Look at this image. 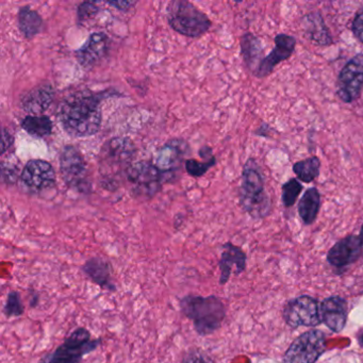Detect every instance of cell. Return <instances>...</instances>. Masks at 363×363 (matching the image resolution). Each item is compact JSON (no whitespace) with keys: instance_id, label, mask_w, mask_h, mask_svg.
<instances>
[{"instance_id":"603a6c76","label":"cell","mask_w":363,"mask_h":363,"mask_svg":"<svg viewBox=\"0 0 363 363\" xmlns=\"http://www.w3.org/2000/svg\"><path fill=\"white\" fill-rule=\"evenodd\" d=\"M320 208V194L316 188H310L303 193L298 203V214L305 225L313 224Z\"/></svg>"},{"instance_id":"ba28073f","label":"cell","mask_w":363,"mask_h":363,"mask_svg":"<svg viewBox=\"0 0 363 363\" xmlns=\"http://www.w3.org/2000/svg\"><path fill=\"white\" fill-rule=\"evenodd\" d=\"M326 350V335L318 329L297 337L284 352V363H315Z\"/></svg>"},{"instance_id":"e0dca14e","label":"cell","mask_w":363,"mask_h":363,"mask_svg":"<svg viewBox=\"0 0 363 363\" xmlns=\"http://www.w3.org/2000/svg\"><path fill=\"white\" fill-rule=\"evenodd\" d=\"M246 254L239 246L233 245L230 242H227L223 245V252L218 261L220 267V284L224 286L228 282L231 274L240 275L245 271Z\"/></svg>"},{"instance_id":"277c9868","label":"cell","mask_w":363,"mask_h":363,"mask_svg":"<svg viewBox=\"0 0 363 363\" xmlns=\"http://www.w3.org/2000/svg\"><path fill=\"white\" fill-rule=\"evenodd\" d=\"M167 18L169 26L182 35L199 38L211 28V21L190 1L174 0L167 5Z\"/></svg>"},{"instance_id":"8fae6325","label":"cell","mask_w":363,"mask_h":363,"mask_svg":"<svg viewBox=\"0 0 363 363\" xmlns=\"http://www.w3.org/2000/svg\"><path fill=\"white\" fill-rule=\"evenodd\" d=\"M363 86V54L352 57L340 72L337 95L343 103L352 104L359 99Z\"/></svg>"},{"instance_id":"5bb4252c","label":"cell","mask_w":363,"mask_h":363,"mask_svg":"<svg viewBox=\"0 0 363 363\" xmlns=\"http://www.w3.org/2000/svg\"><path fill=\"white\" fill-rule=\"evenodd\" d=\"M274 42H275V46L272 50L271 54L263 59L255 75L256 77L264 78L269 76L279 63L288 60L292 56L296 48V39L292 35H284V33L276 35Z\"/></svg>"},{"instance_id":"8d00e7d4","label":"cell","mask_w":363,"mask_h":363,"mask_svg":"<svg viewBox=\"0 0 363 363\" xmlns=\"http://www.w3.org/2000/svg\"><path fill=\"white\" fill-rule=\"evenodd\" d=\"M358 341L361 347H363V331H361V335H358Z\"/></svg>"},{"instance_id":"7402d4cb","label":"cell","mask_w":363,"mask_h":363,"mask_svg":"<svg viewBox=\"0 0 363 363\" xmlns=\"http://www.w3.org/2000/svg\"><path fill=\"white\" fill-rule=\"evenodd\" d=\"M240 45H241L242 58H243L246 67L254 75H256L261 62L264 59L260 40L252 33H245V35H242Z\"/></svg>"},{"instance_id":"52a82bcc","label":"cell","mask_w":363,"mask_h":363,"mask_svg":"<svg viewBox=\"0 0 363 363\" xmlns=\"http://www.w3.org/2000/svg\"><path fill=\"white\" fill-rule=\"evenodd\" d=\"M60 172L63 182L69 189L89 194L92 191L88 164L78 148L67 145L61 150Z\"/></svg>"},{"instance_id":"1f68e13d","label":"cell","mask_w":363,"mask_h":363,"mask_svg":"<svg viewBox=\"0 0 363 363\" xmlns=\"http://www.w3.org/2000/svg\"><path fill=\"white\" fill-rule=\"evenodd\" d=\"M18 167L11 163L1 162V177L7 184H13L18 180Z\"/></svg>"},{"instance_id":"4316f807","label":"cell","mask_w":363,"mask_h":363,"mask_svg":"<svg viewBox=\"0 0 363 363\" xmlns=\"http://www.w3.org/2000/svg\"><path fill=\"white\" fill-rule=\"evenodd\" d=\"M303 191V186L298 180L292 178L282 186L281 201L284 207L291 208L296 203L297 199Z\"/></svg>"},{"instance_id":"e575fe53","label":"cell","mask_w":363,"mask_h":363,"mask_svg":"<svg viewBox=\"0 0 363 363\" xmlns=\"http://www.w3.org/2000/svg\"><path fill=\"white\" fill-rule=\"evenodd\" d=\"M107 4L121 11H128L133 6H135V1H108Z\"/></svg>"},{"instance_id":"d6a6232c","label":"cell","mask_w":363,"mask_h":363,"mask_svg":"<svg viewBox=\"0 0 363 363\" xmlns=\"http://www.w3.org/2000/svg\"><path fill=\"white\" fill-rule=\"evenodd\" d=\"M352 31L354 38L363 44V8L359 10L358 13L356 14L354 21H352Z\"/></svg>"},{"instance_id":"d4e9b609","label":"cell","mask_w":363,"mask_h":363,"mask_svg":"<svg viewBox=\"0 0 363 363\" xmlns=\"http://www.w3.org/2000/svg\"><path fill=\"white\" fill-rule=\"evenodd\" d=\"M22 128L35 138H46L52 135V122L46 116H28L22 121Z\"/></svg>"},{"instance_id":"6da1fadb","label":"cell","mask_w":363,"mask_h":363,"mask_svg":"<svg viewBox=\"0 0 363 363\" xmlns=\"http://www.w3.org/2000/svg\"><path fill=\"white\" fill-rule=\"evenodd\" d=\"M112 91L93 93L89 91L69 95L59 107L58 118L62 128L73 138L96 135L101 126V101L112 96Z\"/></svg>"},{"instance_id":"f1b7e54d","label":"cell","mask_w":363,"mask_h":363,"mask_svg":"<svg viewBox=\"0 0 363 363\" xmlns=\"http://www.w3.org/2000/svg\"><path fill=\"white\" fill-rule=\"evenodd\" d=\"M216 163V157L210 159V160H205L203 162L194 160V159H189L186 161V171L188 172L189 175L192 177L199 178L205 175L212 167H214Z\"/></svg>"},{"instance_id":"5b68a950","label":"cell","mask_w":363,"mask_h":363,"mask_svg":"<svg viewBox=\"0 0 363 363\" xmlns=\"http://www.w3.org/2000/svg\"><path fill=\"white\" fill-rule=\"evenodd\" d=\"M135 147L130 140L113 138L104 144L99 155V169L108 186H113L116 177L126 174L135 156Z\"/></svg>"},{"instance_id":"44dd1931","label":"cell","mask_w":363,"mask_h":363,"mask_svg":"<svg viewBox=\"0 0 363 363\" xmlns=\"http://www.w3.org/2000/svg\"><path fill=\"white\" fill-rule=\"evenodd\" d=\"M301 24H303L306 35L314 43L320 46L333 44L330 33L325 25L322 16L318 12H312V13L303 16Z\"/></svg>"},{"instance_id":"83f0119b","label":"cell","mask_w":363,"mask_h":363,"mask_svg":"<svg viewBox=\"0 0 363 363\" xmlns=\"http://www.w3.org/2000/svg\"><path fill=\"white\" fill-rule=\"evenodd\" d=\"M4 313L8 318L21 316L25 313V305L18 291H11L8 294L7 301L4 307Z\"/></svg>"},{"instance_id":"3957f363","label":"cell","mask_w":363,"mask_h":363,"mask_svg":"<svg viewBox=\"0 0 363 363\" xmlns=\"http://www.w3.org/2000/svg\"><path fill=\"white\" fill-rule=\"evenodd\" d=\"M240 205L252 218H267L272 211V201L264 189L262 171L255 159L244 164L239 190Z\"/></svg>"},{"instance_id":"4dcf8cb0","label":"cell","mask_w":363,"mask_h":363,"mask_svg":"<svg viewBox=\"0 0 363 363\" xmlns=\"http://www.w3.org/2000/svg\"><path fill=\"white\" fill-rule=\"evenodd\" d=\"M182 363H214L213 359L201 350V348H193L184 356Z\"/></svg>"},{"instance_id":"484cf974","label":"cell","mask_w":363,"mask_h":363,"mask_svg":"<svg viewBox=\"0 0 363 363\" xmlns=\"http://www.w3.org/2000/svg\"><path fill=\"white\" fill-rule=\"evenodd\" d=\"M320 160L315 156L298 161L293 165V172L295 175L305 184H310L320 176Z\"/></svg>"},{"instance_id":"836d02e7","label":"cell","mask_w":363,"mask_h":363,"mask_svg":"<svg viewBox=\"0 0 363 363\" xmlns=\"http://www.w3.org/2000/svg\"><path fill=\"white\" fill-rule=\"evenodd\" d=\"M14 143V138L9 131L6 128H3L1 130V155H5L6 152L13 145Z\"/></svg>"},{"instance_id":"d590c367","label":"cell","mask_w":363,"mask_h":363,"mask_svg":"<svg viewBox=\"0 0 363 363\" xmlns=\"http://www.w3.org/2000/svg\"><path fill=\"white\" fill-rule=\"evenodd\" d=\"M40 301V295L38 294L37 292H35L33 291V293L30 294V307L31 308H35L38 305H39Z\"/></svg>"},{"instance_id":"74e56055","label":"cell","mask_w":363,"mask_h":363,"mask_svg":"<svg viewBox=\"0 0 363 363\" xmlns=\"http://www.w3.org/2000/svg\"><path fill=\"white\" fill-rule=\"evenodd\" d=\"M360 235L361 237V239H362V243H363V225H362V227H361V230H360Z\"/></svg>"},{"instance_id":"f546056e","label":"cell","mask_w":363,"mask_h":363,"mask_svg":"<svg viewBox=\"0 0 363 363\" xmlns=\"http://www.w3.org/2000/svg\"><path fill=\"white\" fill-rule=\"evenodd\" d=\"M99 8L93 1H84L80 4L77 9V18L79 24L93 20L99 14Z\"/></svg>"},{"instance_id":"7c38bea8","label":"cell","mask_w":363,"mask_h":363,"mask_svg":"<svg viewBox=\"0 0 363 363\" xmlns=\"http://www.w3.org/2000/svg\"><path fill=\"white\" fill-rule=\"evenodd\" d=\"M22 182L33 192H42L56 184V172L48 161L30 160L22 172Z\"/></svg>"},{"instance_id":"ac0fdd59","label":"cell","mask_w":363,"mask_h":363,"mask_svg":"<svg viewBox=\"0 0 363 363\" xmlns=\"http://www.w3.org/2000/svg\"><path fill=\"white\" fill-rule=\"evenodd\" d=\"M55 89L52 84H41L23 95L21 107L30 116H42L55 99Z\"/></svg>"},{"instance_id":"30bf717a","label":"cell","mask_w":363,"mask_h":363,"mask_svg":"<svg viewBox=\"0 0 363 363\" xmlns=\"http://www.w3.org/2000/svg\"><path fill=\"white\" fill-rule=\"evenodd\" d=\"M284 320L292 328L318 326L322 323L318 301L309 295L291 299L284 306Z\"/></svg>"},{"instance_id":"4fadbf2b","label":"cell","mask_w":363,"mask_h":363,"mask_svg":"<svg viewBox=\"0 0 363 363\" xmlns=\"http://www.w3.org/2000/svg\"><path fill=\"white\" fill-rule=\"evenodd\" d=\"M363 252L362 239L360 235H350L337 241L327 254V261L337 269L350 267L356 262Z\"/></svg>"},{"instance_id":"8992f818","label":"cell","mask_w":363,"mask_h":363,"mask_svg":"<svg viewBox=\"0 0 363 363\" xmlns=\"http://www.w3.org/2000/svg\"><path fill=\"white\" fill-rule=\"evenodd\" d=\"M91 337L88 329L78 327L54 352L45 354L40 363H82L84 356L97 350L103 342L101 337Z\"/></svg>"},{"instance_id":"9a60e30c","label":"cell","mask_w":363,"mask_h":363,"mask_svg":"<svg viewBox=\"0 0 363 363\" xmlns=\"http://www.w3.org/2000/svg\"><path fill=\"white\" fill-rule=\"evenodd\" d=\"M109 38L103 33H95L76 52L78 62L84 69H92L101 62L109 52Z\"/></svg>"},{"instance_id":"2e32d148","label":"cell","mask_w":363,"mask_h":363,"mask_svg":"<svg viewBox=\"0 0 363 363\" xmlns=\"http://www.w3.org/2000/svg\"><path fill=\"white\" fill-rule=\"evenodd\" d=\"M320 314L331 331L341 333L347 322V301L341 296L328 297L320 303Z\"/></svg>"},{"instance_id":"d6986e66","label":"cell","mask_w":363,"mask_h":363,"mask_svg":"<svg viewBox=\"0 0 363 363\" xmlns=\"http://www.w3.org/2000/svg\"><path fill=\"white\" fill-rule=\"evenodd\" d=\"M82 273L97 286L101 289L109 291V292H116V286L112 281L111 273L112 265L109 261L101 257H94L89 259L82 267Z\"/></svg>"},{"instance_id":"7a4b0ae2","label":"cell","mask_w":363,"mask_h":363,"mask_svg":"<svg viewBox=\"0 0 363 363\" xmlns=\"http://www.w3.org/2000/svg\"><path fill=\"white\" fill-rule=\"evenodd\" d=\"M179 306L182 313L192 320L195 331L201 337L218 330L226 318L224 303L216 295H186L180 298Z\"/></svg>"},{"instance_id":"9c48e42d","label":"cell","mask_w":363,"mask_h":363,"mask_svg":"<svg viewBox=\"0 0 363 363\" xmlns=\"http://www.w3.org/2000/svg\"><path fill=\"white\" fill-rule=\"evenodd\" d=\"M127 180L137 196L152 199L162 188L164 177L155 163L140 161L133 163L126 173Z\"/></svg>"},{"instance_id":"cb8c5ba5","label":"cell","mask_w":363,"mask_h":363,"mask_svg":"<svg viewBox=\"0 0 363 363\" xmlns=\"http://www.w3.org/2000/svg\"><path fill=\"white\" fill-rule=\"evenodd\" d=\"M18 28L26 39L31 40L39 35L43 28V20L35 10L29 6L22 7L18 16Z\"/></svg>"},{"instance_id":"ffe728a7","label":"cell","mask_w":363,"mask_h":363,"mask_svg":"<svg viewBox=\"0 0 363 363\" xmlns=\"http://www.w3.org/2000/svg\"><path fill=\"white\" fill-rule=\"evenodd\" d=\"M186 150H188V144L186 142L178 139L171 140L161 148L155 165L163 174L175 172L178 167H180Z\"/></svg>"}]
</instances>
